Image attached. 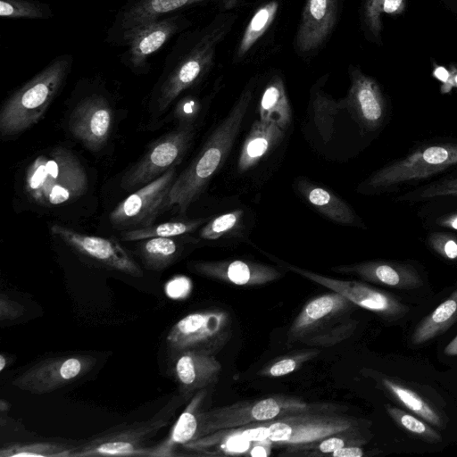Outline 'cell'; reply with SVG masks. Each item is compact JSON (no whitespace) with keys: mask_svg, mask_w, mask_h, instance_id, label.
Listing matches in <instances>:
<instances>
[{"mask_svg":"<svg viewBox=\"0 0 457 457\" xmlns=\"http://www.w3.org/2000/svg\"><path fill=\"white\" fill-rule=\"evenodd\" d=\"M252 98L250 89L241 94L228 114L215 128L190 164L175 179L165 208L175 207L183 214L202 195L212 176L226 161Z\"/></svg>","mask_w":457,"mask_h":457,"instance_id":"obj_1","label":"cell"},{"mask_svg":"<svg viewBox=\"0 0 457 457\" xmlns=\"http://www.w3.org/2000/svg\"><path fill=\"white\" fill-rule=\"evenodd\" d=\"M228 31L215 21L201 31L182 35L167 55L154 93L156 112L162 113L180 94L195 86L211 69L216 48Z\"/></svg>","mask_w":457,"mask_h":457,"instance_id":"obj_2","label":"cell"},{"mask_svg":"<svg viewBox=\"0 0 457 457\" xmlns=\"http://www.w3.org/2000/svg\"><path fill=\"white\" fill-rule=\"evenodd\" d=\"M72 62L71 54L56 56L10 96L0 111L2 137L22 133L43 118L64 86Z\"/></svg>","mask_w":457,"mask_h":457,"instance_id":"obj_3","label":"cell"},{"mask_svg":"<svg viewBox=\"0 0 457 457\" xmlns=\"http://www.w3.org/2000/svg\"><path fill=\"white\" fill-rule=\"evenodd\" d=\"M87 175L79 160L62 147L38 155L26 170L25 191L44 206L73 201L87 192Z\"/></svg>","mask_w":457,"mask_h":457,"instance_id":"obj_4","label":"cell"},{"mask_svg":"<svg viewBox=\"0 0 457 457\" xmlns=\"http://www.w3.org/2000/svg\"><path fill=\"white\" fill-rule=\"evenodd\" d=\"M315 408L317 407H312L299 398L274 395L259 400L237 402L205 411L200 410L195 440L216 431L262 423Z\"/></svg>","mask_w":457,"mask_h":457,"instance_id":"obj_5","label":"cell"},{"mask_svg":"<svg viewBox=\"0 0 457 457\" xmlns=\"http://www.w3.org/2000/svg\"><path fill=\"white\" fill-rule=\"evenodd\" d=\"M456 165L457 144L424 145L372 173L361 187L366 191H382L434 176Z\"/></svg>","mask_w":457,"mask_h":457,"instance_id":"obj_6","label":"cell"},{"mask_svg":"<svg viewBox=\"0 0 457 457\" xmlns=\"http://www.w3.org/2000/svg\"><path fill=\"white\" fill-rule=\"evenodd\" d=\"M232 337V320L221 310L189 313L170 329L166 344L172 356L184 352L214 355Z\"/></svg>","mask_w":457,"mask_h":457,"instance_id":"obj_7","label":"cell"},{"mask_svg":"<svg viewBox=\"0 0 457 457\" xmlns=\"http://www.w3.org/2000/svg\"><path fill=\"white\" fill-rule=\"evenodd\" d=\"M315 409L265 421L269 428L268 439L279 445H301L338 433L361 429L362 425L367 423L353 417L326 411L327 407L318 412L313 411Z\"/></svg>","mask_w":457,"mask_h":457,"instance_id":"obj_8","label":"cell"},{"mask_svg":"<svg viewBox=\"0 0 457 457\" xmlns=\"http://www.w3.org/2000/svg\"><path fill=\"white\" fill-rule=\"evenodd\" d=\"M178 399L170 402L151 419L101 435L78 447L71 457L149 456L152 446L146 444L165 427L174 415Z\"/></svg>","mask_w":457,"mask_h":457,"instance_id":"obj_9","label":"cell"},{"mask_svg":"<svg viewBox=\"0 0 457 457\" xmlns=\"http://www.w3.org/2000/svg\"><path fill=\"white\" fill-rule=\"evenodd\" d=\"M194 134L192 124L182 123L176 129L159 137L124 174L120 181L121 187L129 190L143 187L175 168L187 152Z\"/></svg>","mask_w":457,"mask_h":457,"instance_id":"obj_10","label":"cell"},{"mask_svg":"<svg viewBox=\"0 0 457 457\" xmlns=\"http://www.w3.org/2000/svg\"><path fill=\"white\" fill-rule=\"evenodd\" d=\"M96 363V359L89 354L46 358L15 377L12 385L30 394L51 393L84 377Z\"/></svg>","mask_w":457,"mask_h":457,"instance_id":"obj_11","label":"cell"},{"mask_svg":"<svg viewBox=\"0 0 457 457\" xmlns=\"http://www.w3.org/2000/svg\"><path fill=\"white\" fill-rule=\"evenodd\" d=\"M176 179V168L141 187L121 201L109 216L112 226L118 229L148 227L164 210L170 187Z\"/></svg>","mask_w":457,"mask_h":457,"instance_id":"obj_12","label":"cell"},{"mask_svg":"<svg viewBox=\"0 0 457 457\" xmlns=\"http://www.w3.org/2000/svg\"><path fill=\"white\" fill-rule=\"evenodd\" d=\"M285 265L291 271L343 295L356 306L370 311L383 320L395 321L404 317L410 311L409 307L395 295L367 284L354 280H340L287 263Z\"/></svg>","mask_w":457,"mask_h":457,"instance_id":"obj_13","label":"cell"},{"mask_svg":"<svg viewBox=\"0 0 457 457\" xmlns=\"http://www.w3.org/2000/svg\"><path fill=\"white\" fill-rule=\"evenodd\" d=\"M188 24L186 17L173 13L142 26L127 40V50L120 56L122 63L136 74L146 73L149 58Z\"/></svg>","mask_w":457,"mask_h":457,"instance_id":"obj_14","label":"cell"},{"mask_svg":"<svg viewBox=\"0 0 457 457\" xmlns=\"http://www.w3.org/2000/svg\"><path fill=\"white\" fill-rule=\"evenodd\" d=\"M51 233L74 251L107 269L136 278L143 276L140 266L115 238L82 234L60 224L53 225Z\"/></svg>","mask_w":457,"mask_h":457,"instance_id":"obj_15","label":"cell"},{"mask_svg":"<svg viewBox=\"0 0 457 457\" xmlns=\"http://www.w3.org/2000/svg\"><path fill=\"white\" fill-rule=\"evenodd\" d=\"M112 114L105 96L90 94L74 107L69 120L70 132L87 149L98 151L109 138Z\"/></svg>","mask_w":457,"mask_h":457,"instance_id":"obj_16","label":"cell"},{"mask_svg":"<svg viewBox=\"0 0 457 457\" xmlns=\"http://www.w3.org/2000/svg\"><path fill=\"white\" fill-rule=\"evenodd\" d=\"M356 305L343 295L332 291L310 300L295 317L287 333V344L302 340L347 318Z\"/></svg>","mask_w":457,"mask_h":457,"instance_id":"obj_17","label":"cell"},{"mask_svg":"<svg viewBox=\"0 0 457 457\" xmlns=\"http://www.w3.org/2000/svg\"><path fill=\"white\" fill-rule=\"evenodd\" d=\"M199 1L203 0H128L109 28L107 41L124 46L131 35L142 26Z\"/></svg>","mask_w":457,"mask_h":457,"instance_id":"obj_18","label":"cell"},{"mask_svg":"<svg viewBox=\"0 0 457 457\" xmlns=\"http://www.w3.org/2000/svg\"><path fill=\"white\" fill-rule=\"evenodd\" d=\"M346 104L355 120L367 131L377 130L385 121L386 104L378 84L357 69L351 71Z\"/></svg>","mask_w":457,"mask_h":457,"instance_id":"obj_19","label":"cell"},{"mask_svg":"<svg viewBox=\"0 0 457 457\" xmlns=\"http://www.w3.org/2000/svg\"><path fill=\"white\" fill-rule=\"evenodd\" d=\"M191 269L202 276L244 287L262 286L282 276L273 266L243 260L195 262Z\"/></svg>","mask_w":457,"mask_h":457,"instance_id":"obj_20","label":"cell"},{"mask_svg":"<svg viewBox=\"0 0 457 457\" xmlns=\"http://www.w3.org/2000/svg\"><path fill=\"white\" fill-rule=\"evenodd\" d=\"M355 275L365 281L396 289H415L423 285L418 270L411 264L392 261H369L332 269Z\"/></svg>","mask_w":457,"mask_h":457,"instance_id":"obj_21","label":"cell"},{"mask_svg":"<svg viewBox=\"0 0 457 457\" xmlns=\"http://www.w3.org/2000/svg\"><path fill=\"white\" fill-rule=\"evenodd\" d=\"M337 0H307L295 36V47L303 54L321 46L335 25Z\"/></svg>","mask_w":457,"mask_h":457,"instance_id":"obj_22","label":"cell"},{"mask_svg":"<svg viewBox=\"0 0 457 457\" xmlns=\"http://www.w3.org/2000/svg\"><path fill=\"white\" fill-rule=\"evenodd\" d=\"M172 357L173 375L184 397L214 384L221 371V364L214 355L184 352Z\"/></svg>","mask_w":457,"mask_h":457,"instance_id":"obj_23","label":"cell"},{"mask_svg":"<svg viewBox=\"0 0 457 457\" xmlns=\"http://www.w3.org/2000/svg\"><path fill=\"white\" fill-rule=\"evenodd\" d=\"M295 184L306 202L328 219L343 225L362 226L352 207L333 192L304 178L297 179Z\"/></svg>","mask_w":457,"mask_h":457,"instance_id":"obj_24","label":"cell"},{"mask_svg":"<svg viewBox=\"0 0 457 457\" xmlns=\"http://www.w3.org/2000/svg\"><path fill=\"white\" fill-rule=\"evenodd\" d=\"M206 395V389L196 392L170 429L168 436L153 445L150 457L174 456L177 446L195 440L199 426V411Z\"/></svg>","mask_w":457,"mask_h":457,"instance_id":"obj_25","label":"cell"},{"mask_svg":"<svg viewBox=\"0 0 457 457\" xmlns=\"http://www.w3.org/2000/svg\"><path fill=\"white\" fill-rule=\"evenodd\" d=\"M284 132L274 123L255 120L243 143L237 160V171L244 173L256 166L281 142Z\"/></svg>","mask_w":457,"mask_h":457,"instance_id":"obj_26","label":"cell"},{"mask_svg":"<svg viewBox=\"0 0 457 457\" xmlns=\"http://www.w3.org/2000/svg\"><path fill=\"white\" fill-rule=\"evenodd\" d=\"M260 120L271 122L282 130L291 123L292 112L282 79L272 77L265 86L259 103Z\"/></svg>","mask_w":457,"mask_h":457,"instance_id":"obj_27","label":"cell"},{"mask_svg":"<svg viewBox=\"0 0 457 457\" xmlns=\"http://www.w3.org/2000/svg\"><path fill=\"white\" fill-rule=\"evenodd\" d=\"M456 320L457 290L418 324L411 341L413 345H422L446 331Z\"/></svg>","mask_w":457,"mask_h":457,"instance_id":"obj_28","label":"cell"},{"mask_svg":"<svg viewBox=\"0 0 457 457\" xmlns=\"http://www.w3.org/2000/svg\"><path fill=\"white\" fill-rule=\"evenodd\" d=\"M381 383L386 391L405 409L430 425L440 429L445 428V421L438 411L414 390L388 378H382Z\"/></svg>","mask_w":457,"mask_h":457,"instance_id":"obj_29","label":"cell"},{"mask_svg":"<svg viewBox=\"0 0 457 457\" xmlns=\"http://www.w3.org/2000/svg\"><path fill=\"white\" fill-rule=\"evenodd\" d=\"M179 248L172 237H152L144 239L138 251L146 269L162 270L176 260Z\"/></svg>","mask_w":457,"mask_h":457,"instance_id":"obj_30","label":"cell"},{"mask_svg":"<svg viewBox=\"0 0 457 457\" xmlns=\"http://www.w3.org/2000/svg\"><path fill=\"white\" fill-rule=\"evenodd\" d=\"M208 220L206 218L174 220L150 225L145 228L129 229L120 234L123 241H138L152 237H173L195 231Z\"/></svg>","mask_w":457,"mask_h":457,"instance_id":"obj_31","label":"cell"},{"mask_svg":"<svg viewBox=\"0 0 457 457\" xmlns=\"http://www.w3.org/2000/svg\"><path fill=\"white\" fill-rule=\"evenodd\" d=\"M278 10V2L270 1L255 11L244 30L237 49L238 59L243 58L267 31L275 19Z\"/></svg>","mask_w":457,"mask_h":457,"instance_id":"obj_32","label":"cell"},{"mask_svg":"<svg viewBox=\"0 0 457 457\" xmlns=\"http://www.w3.org/2000/svg\"><path fill=\"white\" fill-rule=\"evenodd\" d=\"M78 447L49 442L14 444L0 449L1 457H71Z\"/></svg>","mask_w":457,"mask_h":457,"instance_id":"obj_33","label":"cell"},{"mask_svg":"<svg viewBox=\"0 0 457 457\" xmlns=\"http://www.w3.org/2000/svg\"><path fill=\"white\" fill-rule=\"evenodd\" d=\"M386 411L400 428L412 436L430 444H437L442 441L441 435L421 418L389 404L386 405Z\"/></svg>","mask_w":457,"mask_h":457,"instance_id":"obj_34","label":"cell"},{"mask_svg":"<svg viewBox=\"0 0 457 457\" xmlns=\"http://www.w3.org/2000/svg\"><path fill=\"white\" fill-rule=\"evenodd\" d=\"M244 212L230 211L211 219L200 230L199 236L205 240H217L238 233L243 225Z\"/></svg>","mask_w":457,"mask_h":457,"instance_id":"obj_35","label":"cell"},{"mask_svg":"<svg viewBox=\"0 0 457 457\" xmlns=\"http://www.w3.org/2000/svg\"><path fill=\"white\" fill-rule=\"evenodd\" d=\"M367 442L368 437L361 432V429H356L338 433L311 444L290 446L289 450L293 452L313 450L326 454L331 453L345 446H361V445H364Z\"/></svg>","mask_w":457,"mask_h":457,"instance_id":"obj_36","label":"cell"},{"mask_svg":"<svg viewBox=\"0 0 457 457\" xmlns=\"http://www.w3.org/2000/svg\"><path fill=\"white\" fill-rule=\"evenodd\" d=\"M0 16L7 19H48L52 10L35 0H0Z\"/></svg>","mask_w":457,"mask_h":457,"instance_id":"obj_37","label":"cell"},{"mask_svg":"<svg viewBox=\"0 0 457 457\" xmlns=\"http://www.w3.org/2000/svg\"><path fill=\"white\" fill-rule=\"evenodd\" d=\"M357 325V320L347 317L329 328L302 340L301 343L313 346H329L349 337L355 330Z\"/></svg>","mask_w":457,"mask_h":457,"instance_id":"obj_38","label":"cell"},{"mask_svg":"<svg viewBox=\"0 0 457 457\" xmlns=\"http://www.w3.org/2000/svg\"><path fill=\"white\" fill-rule=\"evenodd\" d=\"M404 6V0H365L363 7L364 21L374 35L381 29L380 16L382 13L395 14Z\"/></svg>","mask_w":457,"mask_h":457,"instance_id":"obj_39","label":"cell"},{"mask_svg":"<svg viewBox=\"0 0 457 457\" xmlns=\"http://www.w3.org/2000/svg\"><path fill=\"white\" fill-rule=\"evenodd\" d=\"M318 352H300L295 355L286 356L265 366L259 374L266 377H281L292 373L304 361L314 357Z\"/></svg>","mask_w":457,"mask_h":457,"instance_id":"obj_40","label":"cell"},{"mask_svg":"<svg viewBox=\"0 0 457 457\" xmlns=\"http://www.w3.org/2000/svg\"><path fill=\"white\" fill-rule=\"evenodd\" d=\"M445 196H457V177L442 179L421 188L415 195L403 198L420 200Z\"/></svg>","mask_w":457,"mask_h":457,"instance_id":"obj_41","label":"cell"},{"mask_svg":"<svg viewBox=\"0 0 457 457\" xmlns=\"http://www.w3.org/2000/svg\"><path fill=\"white\" fill-rule=\"evenodd\" d=\"M429 246L441 257L457 261V237L453 235L434 232L428 238Z\"/></svg>","mask_w":457,"mask_h":457,"instance_id":"obj_42","label":"cell"},{"mask_svg":"<svg viewBox=\"0 0 457 457\" xmlns=\"http://www.w3.org/2000/svg\"><path fill=\"white\" fill-rule=\"evenodd\" d=\"M24 312V307L12 300L4 294L0 295V320H12L20 318Z\"/></svg>","mask_w":457,"mask_h":457,"instance_id":"obj_43","label":"cell"},{"mask_svg":"<svg viewBox=\"0 0 457 457\" xmlns=\"http://www.w3.org/2000/svg\"><path fill=\"white\" fill-rule=\"evenodd\" d=\"M199 109L198 103L193 98H185L180 101L178 110L186 118L185 124H191V119L195 116Z\"/></svg>","mask_w":457,"mask_h":457,"instance_id":"obj_44","label":"cell"},{"mask_svg":"<svg viewBox=\"0 0 457 457\" xmlns=\"http://www.w3.org/2000/svg\"><path fill=\"white\" fill-rule=\"evenodd\" d=\"M329 454L333 457H362L364 451L359 445H349L340 448Z\"/></svg>","mask_w":457,"mask_h":457,"instance_id":"obj_45","label":"cell"},{"mask_svg":"<svg viewBox=\"0 0 457 457\" xmlns=\"http://www.w3.org/2000/svg\"><path fill=\"white\" fill-rule=\"evenodd\" d=\"M253 443V445L249 453L251 456H267L270 453L271 442L269 439Z\"/></svg>","mask_w":457,"mask_h":457,"instance_id":"obj_46","label":"cell"},{"mask_svg":"<svg viewBox=\"0 0 457 457\" xmlns=\"http://www.w3.org/2000/svg\"><path fill=\"white\" fill-rule=\"evenodd\" d=\"M440 226L457 230V213L445 216L438 220Z\"/></svg>","mask_w":457,"mask_h":457,"instance_id":"obj_47","label":"cell"},{"mask_svg":"<svg viewBox=\"0 0 457 457\" xmlns=\"http://www.w3.org/2000/svg\"><path fill=\"white\" fill-rule=\"evenodd\" d=\"M444 353L447 356H457V336L445 347Z\"/></svg>","mask_w":457,"mask_h":457,"instance_id":"obj_48","label":"cell"},{"mask_svg":"<svg viewBox=\"0 0 457 457\" xmlns=\"http://www.w3.org/2000/svg\"><path fill=\"white\" fill-rule=\"evenodd\" d=\"M11 405L8 402L4 401V399L0 400V411L2 412L7 411L10 409Z\"/></svg>","mask_w":457,"mask_h":457,"instance_id":"obj_49","label":"cell"},{"mask_svg":"<svg viewBox=\"0 0 457 457\" xmlns=\"http://www.w3.org/2000/svg\"><path fill=\"white\" fill-rule=\"evenodd\" d=\"M6 366V359L4 354L0 355V370L3 371L4 367Z\"/></svg>","mask_w":457,"mask_h":457,"instance_id":"obj_50","label":"cell"}]
</instances>
